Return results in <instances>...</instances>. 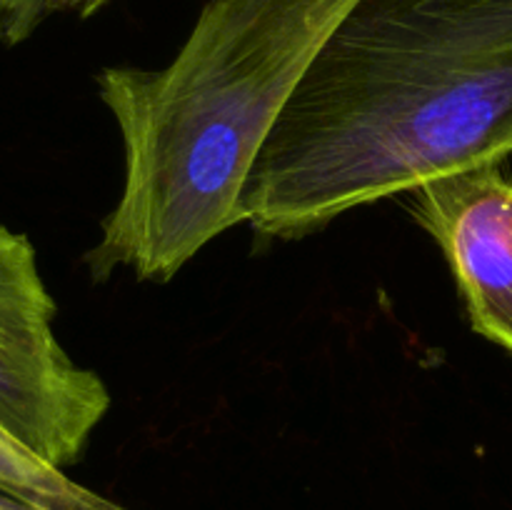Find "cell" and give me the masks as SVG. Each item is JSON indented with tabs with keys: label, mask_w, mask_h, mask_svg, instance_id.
<instances>
[{
	"label": "cell",
	"mask_w": 512,
	"mask_h": 510,
	"mask_svg": "<svg viewBox=\"0 0 512 510\" xmlns=\"http://www.w3.org/2000/svg\"><path fill=\"white\" fill-rule=\"evenodd\" d=\"M358 0H210L160 70L103 68L125 183L85 263L165 283L243 223V190L275 123Z\"/></svg>",
	"instance_id": "2"
},
{
	"label": "cell",
	"mask_w": 512,
	"mask_h": 510,
	"mask_svg": "<svg viewBox=\"0 0 512 510\" xmlns=\"http://www.w3.org/2000/svg\"><path fill=\"white\" fill-rule=\"evenodd\" d=\"M0 490L48 510H103L100 500L0 428Z\"/></svg>",
	"instance_id": "5"
},
{
	"label": "cell",
	"mask_w": 512,
	"mask_h": 510,
	"mask_svg": "<svg viewBox=\"0 0 512 510\" xmlns=\"http://www.w3.org/2000/svg\"><path fill=\"white\" fill-rule=\"evenodd\" d=\"M108 0H0V38L8 45L23 43L50 15H93Z\"/></svg>",
	"instance_id": "6"
},
{
	"label": "cell",
	"mask_w": 512,
	"mask_h": 510,
	"mask_svg": "<svg viewBox=\"0 0 512 510\" xmlns=\"http://www.w3.org/2000/svg\"><path fill=\"white\" fill-rule=\"evenodd\" d=\"M413 193L415 215L453 268L473 328L512 353V180L485 165Z\"/></svg>",
	"instance_id": "4"
},
{
	"label": "cell",
	"mask_w": 512,
	"mask_h": 510,
	"mask_svg": "<svg viewBox=\"0 0 512 510\" xmlns=\"http://www.w3.org/2000/svg\"><path fill=\"white\" fill-rule=\"evenodd\" d=\"M512 153V0H358L260 150L243 220L303 238Z\"/></svg>",
	"instance_id": "1"
},
{
	"label": "cell",
	"mask_w": 512,
	"mask_h": 510,
	"mask_svg": "<svg viewBox=\"0 0 512 510\" xmlns=\"http://www.w3.org/2000/svg\"><path fill=\"white\" fill-rule=\"evenodd\" d=\"M53 323L33 243L0 223V428L63 470L83 455L110 393L70 358Z\"/></svg>",
	"instance_id": "3"
}]
</instances>
